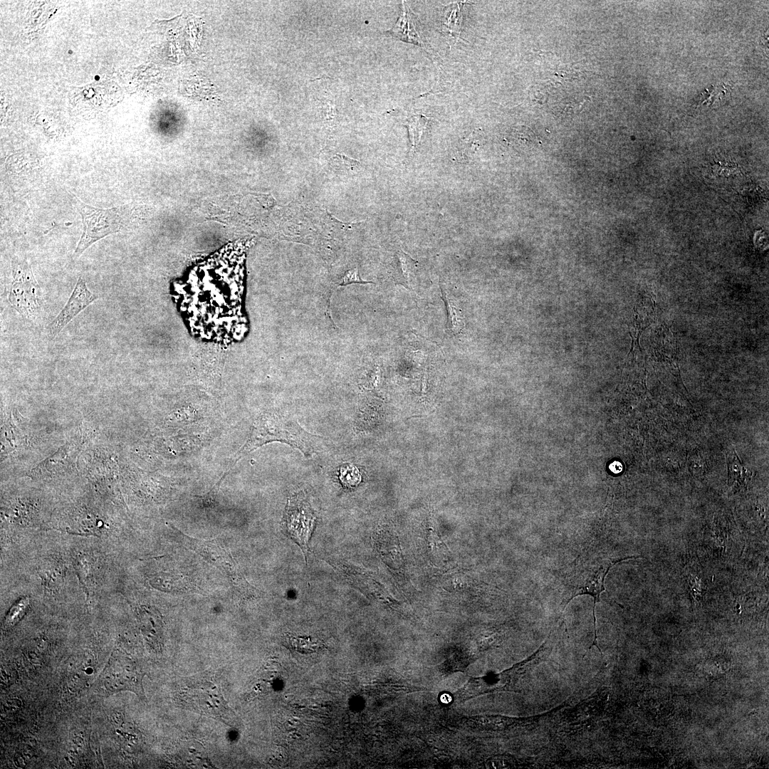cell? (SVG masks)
I'll list each match as a JSON object with an SVG mask.
<instances>
[{
    "instance_id": "1",
    "label": "cell",
    "mask_w": 769,
    "mask_h": 769,
    "mask_svg": "<svg viewBox=\"0 0 769 769\" xmlns=\"http://www.w3.org/2000/svg\"><path fill=\"white\" fill-rule=\"evenodd\" d=\"M273 441L298 449L305 456L323 449L325 444L323 438L307 432L295 419L278 414L264 413L256 419L249 439L237 454L234 465L244 455Z\"/></svg>"
},
{
    "instance_id": "2",
    "label": "cell",
    "mask_w": 769,
    "mask_h": 769,
    "mask_svg": "<svg viewBox=\"0 0 769 769\" xmlns=\"http://www.w3.org/2000/svg\"><path fill=\"white\" fill-rule=\"evenodd\" d=\"M143 676L144 674L133 659L120 649L115 648L104 669L94 681L93 689L98 695L104 697L130 691L141 699H145Z\"/></svg>"
},
{
    "instance_id": "3",
    "label": "cell",
    "mask_w": 769,
    "mask_h": 769,
    "mask_svg": "<svg viewBox=\"0 0 769 769\" xmlns=\"http://www.w3.org/2000/svg\"><path fill=\"white\" fill-rule=\"evenodd\" d=\"M182 543L216 567L230 580L236 590L245 597L259 595L260 592L245 579L231 555L216 540L197 539L174 528Z\"/></svg>"
},
{
    "instance_id": "4",
    "label": "cell",
    "mask_w": 769,
    "mask_h": 769,
    "mask_svg": "<svg viewBox=\"0 0 769 769\" xmlns=\"http://www.w3.org/2000/svg\"><path fill=\"white\" fill-rule=\"evenodd\" d=\"M11 277L10 303L24 318H36L41 303V291L25 258H13Z\"/></svg>"
},
{
    "instance_id": "5",
    "label": "cell",
    "mask_w": 769,
    "mask_h": 769,
    "mask_svg": "<svg viewBox=\"0 0 769 769\" xmlns=\"http://www.w3.org/2000/svg\"><path fill=\"white\" fill-rule=\"evenodd\" d=\"M75 204L83 225L82 235L73 253V256L77 258L96 241L117 232L120 217L117 208H98L86 204L76 197Z\"/></svg>"
},
{
    "instance_id": "6",
    "label": "cell",
    "mask_w": 769,
    "mask_h": 769,
    "mask_svg": "<svg viewBox=\"0 0 769 769\" xmlns=\"http://www.w3.org/2000/svg\"><path fill=\"white\" fill-rule=\"evenodd\" d=\"M637 557H627L621 559H607L597 560H595L587 567H586L582 572L577 577V585H570L568 594L569 595L566 599L565 610L567 605L570 602L576 597L583 595H589L594 599V605L592 610V615L594 619V639L592 644L589 647L590 649L592 647L595 646L600 654L602 652L597 643V628H596V616H595V606L596 603L600 602V594L605 591V579L610 568L622 560L627 559L634 558Z\"/></svg>"
},
{
    "instance_id": "7",
    "label": "cell",
    "mask_w": 769,
    "mask_h": 769,
    "mask_svg": "<svg viewBox=\"0 0 769 769\" xmlns=\"http://www.w3.org/2000/svg\"><path fill=\"white\" fill-rule=\"evenodd\" d=\"M316 517L301 493L288 499L282 520L284 533L306 554Z\"/></svg>"
},
{
    "instance_id": "8",
    "label": "cell",
    "mask_w": 769,
    "mask_h": 769,
    "mask_svg": "<svg viewBox=\"0 0 769 769\" xmlns=\"http://www.w3.org/2000/svg\"><path fill=\"white\" fill-rule=\"evenodd\" d=\"M98 298L96 295L88 290L85 281L80 277L65 307L50 323L49 335L52 337L56 336L74 317Z\"/></svg>"
},
{
    "instance_id": "9",
    "label": "cell",
    "mask_w": 769,
    "mask_h": 769,
    "mask_svg": "<svg viewBox=\"0 0 769 769\" xmlns=\"http://www.w3.org/2000/svg\"><path fill=\"white\" fill-rule=\"evenodd\" d=\"M196 691L189 696L193 705L196 704L204 713L216 717H226L227 706L216 686H210L208 684L198 688Z\"/></svg>"
},
{
    "instance_id": "10",
    "label": "cell",
    "mask_w": 769,
    "mask_h": 769,
    "mask_svg": "<svg viewBox=\"0 0 769 769\" xmlns=\"http://www.w3.org/2000/svg\"><path fill=\"white\" fill-rule=\"evenodd\" d=\"M417 271V261L406 252L399 250L394 253L391 263V275L394 282L412 291Z\"/></svg>"
},
{
    "instance_id": "11",
    "label": "cell",
    "mask_w": 769,
    "mask_h": 769,
    "mask_svg": "<svg viewBox=\"0 0 769 769\" xmlns=\"http://www.w3.org/2000/svg\"><path fill=\"white\" fill-rule=\"evenodd\" d=\"M402 6V14L394 27L389 30V32L403 41L414 43L424 48V43L416 29L413 14L406 8L404 2Z\"/></svg>"
},
{
    "instance_id": "12",
    "label": "cell",
    "mask_w": 769,
    "mask_h": 769,
    "mask_svg": "<svg viewBox=\"0 0 769 769\" xmlns=\"http://www.w3.org/2000/svg\"><path fill=\"white\" fill-rule=\"evenodd\" d=\"M441 293V298L445 303L447 310L446 327L451 333H458L463 327L461 310L455 300L449 297L442 288Z\"/></svg>"
},
{
    "instance_id": "13",
    "label": "cell",
    "mask_w": 769,
    "mask_h": 769,
    "mask_svg": "<svg viewBox=\"0 0 769 769\" xmlns=\"http://www.w3.org/2000/svg\"><path fill=\"white\" fill-rule=\"evenodd\" d=\"M726 464L728 466V485L733 483H743L748 473L735 449L733 450V454L731 453L727 456Z\"/></svg>"
},
{
    "instance_id": "14",
    "label": "cell",
    "mask_w": 769,
    "mask_h": 769,
    "mask_svg": "<svg viewBox=\"0 0 769 769\" xmlns=\"http://www.w3.org/2000/svg\"><path fill=\"white\" fill-rule=\"evenodd\" d=\"M427 125V119L424 116L414 115L408 121V129L412 147L419 142Z\"/></svg>"
},
{
    "instance_id": "15",
    "label": "cell",
    "mask_w": 769,
    "mask_h": 769,
    "mask_svg": "<svg viewBox=\"0 0 769 769\" xmlns=\"http://www.w3.org/2000/svg\"><path fill=\"white\" fill-rule=\"evenodd\" d=\"M340 478L344 486L352 488L360 482L361 476L355 466L346 464L340 468Z\"/></svg>"
},
{
    "instance_id": "16",
    "label": "cell",
    "mask_w": 769,
    "mask_h": 769,
    "mask_svg": "<svg viewBox=\"0 0 769 769\" xmlns=\"http://www.w3.org/2000/svg\"><path fill=\"white\" fill-rule=\"evenodd\" d=\"M477 131H474L468 137L461 142L458 152L462 157L466 158L467 156L472 155L478 147L481 136L479 132H477Z\"/></svg>"
},
{
    "instance_id": "17",
    "label": "cell",
    "mask_w": 769,
    "mask_h": 769,
    "mask_svg": "<svg viewBox=\"0 0 769 769\" xmlns=\"http://www.w3.org/2000/svg\"><path fill=\"white\" fill-rule=\"evenodd\" d=\"M28 605V599L25 597L16 602L10 610L8 613L6 619L5 624L7 626L14 625L17 622L20 618L24 614L26 607Z\"/></svg>"
},
{
    "instance_id": "18",
    "label": "cell",
    "mask_w": 769,
    "mask_h": 769,
    "mask_svg": "<svg viewBox=\"0 0 769 769\" xmlns=\"http://www.w3.org/2000/svg\"><path fill=\"white\" fill-rule=\"evenodd\" d=\"M371 281L362 280L359 274V271L357 268H353L346 271L339 281L336 283L335 288L342 286H346L352 283H370Z\"/></svg>"
},
{
    "instance_id": "19",
    "label": "cell",
    "mask_w": 769,
    "mask_h": 769,
    "mask_svg": "<svg viewBox=\"0 0 769 769\" xmlns=\"http://www.w3.org/2000/svg\"><path fill=\"white\" fill-rule=\"evenodd\" d=\"M230 471L226 472L219 481L213 486V488L206 494L200 497V503L202 506L204 508L213 507L215 504L216 498L219 491V487L224 478L227 476Z\"/></svg>"
}]
</instances>
